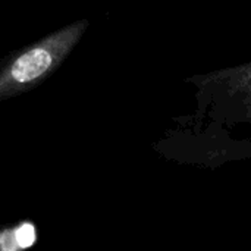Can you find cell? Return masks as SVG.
<instances>
[{
	"mask_svg": "<svg viewBox=\"0 0 251 251\" xmlns=\"http://www.w3.org/2000/svg\"><path fill=\"white\" fill-rule=\"evenodd\" d=\"M88 28L90 21L79 19L10 53L0 68V100L25 94L47 81L71 56Z\"/></svg>",
	"mask_w": 251,
	"mask_h": 251,
	"instance_id": "6da1fadb",
	"label": "cell"
},
{
	"mask_svg": "<svg viewBox=\"0 0 251 251\" xmlns=\"http://www.w3.org/2000/svg\"><path fill=\"white\" fill-rule=\"evenodd\" d=\"M185 82L196 87L201 115L222 124H251V62L196 74Z\"/></svg>",
	"mask_w": 251,
	"mask_h": 251,
	"instance_id": "7a4b0ae2",
	"label": "cell"
}]
</instances>
